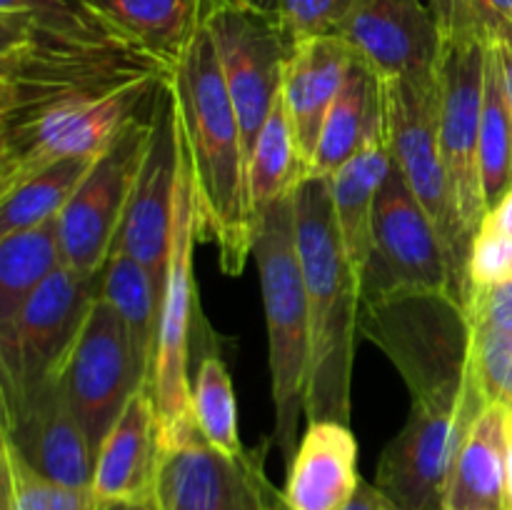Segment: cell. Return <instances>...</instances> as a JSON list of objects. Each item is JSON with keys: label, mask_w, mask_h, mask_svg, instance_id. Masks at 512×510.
<instances>
[{"label": "cell", "mask_w": 512, "mask_h": 510, "mask_svg": "<svg viewBox=\"0 0 512 510\" xmlns=\"http://www.w3.org/2000/svg\"><path fill=\"white\" fill-rule=\"evenodd\" d=\"M60 383L85 430L90 450L98 458L100 445L118 423L125 405L138 390H145L128 330L100 295L90 305L83 330L65 358Z\"/></svg>", "instance_id": "cell-13"}, {"label": "cell", "mask_w": 512, "mask_h": 510, "mask_svg": "<svg viewBox=\"0 0 512 510\" xmlns=\"http://www.w3.org/2000/svg\"><path fill=\"white\" fill-rule=\"evenodd\" d=\"M180 135L198 208V233L218 248L220 268L240 275L253 258L258 218L248 188V153L208 23L173 70Z\"/></svg>", "instance_id": "cell-2"}, {"label": "cell", "mask_w": 512, "mask_h": 510, "mask_svg": "<svg viewBox=\"0 0 512 510\" xmlns=\"http://www.w3.org/2000/svg\"><path fill=\"white\" fill-rule=\"evenodd\" d=\"M170 75L100 20H0V193L50 163L103 153L153 108Z\"/></svg>", "instance_id": "cell-1"}, {"label": "cell", "mask_w": 512, "mask_h": 510, "mask_svg": "<svg viewBox=\"0 0 512 510\" xmlns=\"http://www.w3.org/2000/svg\"><path fill=\"white\" fill-rule=\"evenodd\" d=\"M470 288L512 280V235L480 225L468 258Z\"/></svg>", "instance_id": "cell-34"}, {"label": "cell", "mask_w": 512, "mask_h": 510, "mask_svg": "<svg viewBox=\"0 0 512 510\" xmlns=\"http://www.w3.org/2000/svg\"><path fill=\"white\" fill-rule=\"evenodd\" d=\"M193 415L200 435L220 453L240 455L245 445L238 430V403L228 365L220 355L208 353L193 375Z\"/></svg>", "instance_id": "cell-31"}, {"label": "cell", "mask_w": 512, "mask_h": 510, "mask_svg": "<svg viewBox=\"0 0 512 510\" xmlns=\"http://www.w3.org/2000/svg\"><path fill=\"white\" fill-rule=\"evenodd\" d=\"M358 440L350 425L315 420L305 425L288 463L283 500L288 510H343L360 488Z\"/></svg>", "instance_id": "cell-20"}, {"label": "cell", "mask_w": 512, "mask_h": 510, "mask_svg": "<svg viewBox=\"0 0 512 510\" xmlns=\"http://www.w3.org/2000/svg\"><path fill=\"white\" fill-rule=\"evenodd\" d=\"M383 138L390 160L415 198L420 200L450 255L455 295L463 303L470 300L468 258L465 243L450 195L448 170L440 143V85L435 75H408V78H378Z\"/></svg>", "instance_id": "cell-6"}, {"label": "cell", "mask_w": 512, "mask_h": 510, "mask_svg": "<svg viewBox=\"0 0 512 510\" xmlns=\"http://www.w3.org/2000/svg\"><path fill=\"white\" fill-rule=\"evenodd\" d=\"M510 410L490 403L465 435L445 490V510H505Z\"/></svg>", "instance_id": "cell-23"}, {"label": "cell", "mask_w": 512, "mask_h": 510, "mask_svg": "<svg viewBox=\"0 0 512 510\" xmlns=\"http://www.w3.org/2000/svg\"><path fill=\"white\" fill-rule=\"evenodd\" d=\"M153 110L155 105L148 113L138 115L98 155L90 173L58 215L63 260L75 273L100 275L113 253L135 178L148 150Z\"/></svg>", "instance_id": "cell-11"}, {"label": "cell", "mask_w": 512, "mask_h": 510, "mask_svg": "<svg viewBox=\"0 0 512 510\" xmlns=\"http://www.w3.org/2000/svg\"><path fill=\"white\" fill-rule=\"evenodd\" d=\"M468 310L473 333L512 340V280L470 290Z\"/></svg>", "instance_id": "cell-35"}, {"label": "cell", "mask_w": 512, "mask_h": 510, "mask_svg": "<svg viewBox=\"0 0 512 510\" xmlns=\"http://www.w3.org/2000/svg\"><path fill=\"white\" fill-rule=\"evenodd\" d=\"M483 225H490V228L500 230V233L512 235V188L485 213Z\"/></svg>", "instance_id": "cell-39"}, {"label": "cell", "mask_w": 512, "mask_h": 510, "mask_svg": "<svg viewBox=\"0 0 512 510\" xmlns=\"http://www.w3.org/2000/svg\"><path fill=\"white\" fill-rule=\"evenodd\" d=\"M493 43L500 53V63H503L505 93H508V108H510V120H512V28L505 30V33H500Z\"/></svg>", "instance_id": "cell-40"}, {"label": "cell", "mask_w": 512, "mask_h": 510, "mask_svg": "<svg viewBox=\"0 0 512 510\" xmlns=\"http://www.w3.org/2000/svg\"><path fill=\"white\" fill-rule=\"evenodd\" d=\"M485 58H488V40L478 35H458L445 48L438 70L440 143H443L455 215L468 245H473L488 213L483 173H480Z\"/></svg>", "instance_id": "cell-12"}, {"label": "cell", "mask_w": 512, "mask_h": 510, "mask_svg": "<svg viewBox=\"0 0 512 510\" xmlns=\"http://www.w3.org/2000/svg\"><path fill=\"white\" fill-rule=\"evenodd\" d=\"M3 495L0 510H95L93 488H73L35 473L8 443L0 440Z\"/></svg>", "instance_id": "cell-32"}, {"label": "cell", "mask_w": 512, "mask_h": 510, "mask_svg": "<svg viewBox=\"0 0 512 510\" xmlns=\"http://www.w3.org/2000/svg\"><path fill=\"white\" fill-rule=\"evenodd\" d=\"M65 265L58 218L0 238V323L13 318L25 300Z\"/></svg>", "instance_id": "cell-28"}, {"label": "cell", "mask_w": 512, "mask_h": 510, "mask_svg": "<svg viewBox=\"0 0 512 510\" xmlns=\"http://www.w3.org/2000/svg\"><path fill=\"white\" fill-rule=\"evenodd\" d=\"M95 160L98 155L63 158L0 193V238L58 218Z\"/></svg>", "instance_id": "cell-27"}, {"label": "cell", "mask_w": 512, "mask_h": 510, "mask_svg": "<svg viewBox=\"0 0 512 510\" xmlns=\"http://www.w3.org/2000/svg\"><path fill=\"white\" fill-rule=\"evenodd\" d=\"M380 130H383V113H380L378 78L368 65L355 58L325 118L308 175L330 178Z\"/></svg>", "instance_id": "cell-25"}, {"label": "cell", "mask_w": 512, "mask_h": 510, "mask_svg": "<svg viewBox=\"0 0 512 510\" xmlns=\"http://www.w3.org/2000/svg\"><path fill=\"white\" fill-rule=\"evenodd\" d=\"M295 243L310 320L305 420L350 425V385L363 298L360 275L345 253L330 183L323 175H305L295 188Z\"/></svg>", "instance_id": "cell-3"}, {"label": "cell", "mask_w": 512, "mask_h": 510, "mask_svg": "<svg viewBox=\"0 0 512 510\" xmlns=\"http://www.w3.org/2000/svg\"><path fill=\"white\" fill-rule=\"evenodd\" d=\"M360 0H280L278 18L290 40L338 35Z\"/></svg>", "instance_id": "cell-33"}, {"label": "cell", "mask_w": 512, "mask_h": 510, "mask_svg": "<svg viewBox=\"0 0 512 510\" xmlns=\"http://www.w3.org/2000/svg\"><path fill=\"white\" fill-rule=\"evenodd\" d=\"M180 140H183V135H180ZM198 238V208H195L193 180H190L185 150H180L170 260L163 295H160L153 370H150L148 388H145L153 398L155 413H158V440L175 438V435L195 425L193 375L188 373V365L195 325L193 250Z\"/></svg>", "instance_id": "cell-7"}, {"label": "cell", "mask_w": 512, "mask_h": 510, "mask_svg": "<svg viewBox=\"0 0 512 510\" xmlns=\"http://www.w3.org/2000/svg\"><path fill=\"white\" fill-rule=\"evenodd\" d=\"M425 3L433 10L445 40L450 43L455 38V23H458V0H425Z\"/></svg>", "instance_id": "cell-38"}, {"label": "cell", "mask_w": 512, "mask_h": 510, "mask_svg": "<svg viewBox=\"0 0 512 510\" xmlns=\"http://www.w3.org/2000/svg\"><path fill=\"white\" fill-rule=\"evenodd\" d=\"M343 510H403L398 503L388 498L375 483H360L355 498Z\"/></svg>", "instance_id": "cell-37"}, {"label": "cell", "mask_w": 512, "mask_h": 510, "mask_svg": "<svg viewBox=\"0 0 512 510\" xmlns=\"http://www.w3.org/2000/svg\"><path fill=\"white\" fill-rule=\"evenodd\" d=\"M498 403L505 405V408H508L512 413V363H510V370H508V378H505V383H503V390H500Z\"/></svg>", "instance_id": "cell-44"}, {"label": "cell", "mask_w": 512, "mask_h": 510, "mask_svg": "<svg viewBox=\"0 0 512 510\" xmlns=\"http://www.w3.org/2000/svg\"><path fill=\"white\" fill-rule=\"evenodd\" d=\"M218 8H243L278 15L280 0H208V13H213V10Z\"/></svg>", "instance_id": "cell-41"}, {"label": "cell", "mask_w": 512, "mask_h": 510, "mask_svg": "<svg viewBox=\"0 0 512 510\" xmlns=\"http://www.w3.org/2000/svg\"><path fill=\"white\" fill-rule=\"evenodd\" d=\"M338 35L375 78L435 75L448 48L425 0H360Z\"/></svg>", "instance_id": "cell-17"}, {"label": "cell", "mask_w": 512, "mask_h": 510, "mask_svg": "<svg viewBox=\"0 0 512 510\" xmlns=\"http://www.w3.org/2000/svg\"><path fill=\"white\" fill-rule=\"evenodd\" d=\"M208 30L218 50L228 95L238 113L245 153L253 145L283 90L285 63L293 40L278 15L243 8H218L208 13Z\"/></svg>", "instance_id": "cell-14"}, {"label": "cell", "mask_w": 512, "mask_h": 510, "mask_svg": "<svg viewBox=\"0 0 512 510\" xmlns=\"http://www.w3.org/2000/svg\"><path fill=\"white\" fill-rule=\"evenodd\" d=\"M390 170V153L385 145L383 130L375 133L343 168L328 178L330 198H333L335 223L343 238L345 253L355 270H363L370 248V230L378 193Z\"/></svg>", "instance_id": "cell-24"}, {"label": "cell", "mask_w": 512, "mask_h": 510, "mask_svg": "<svg viewBox=\"0 0 512 510\" xmlns=\"http://www.w3.org/2000/svg\"><path fill=\"white\" fill-rule=\"evenodd\" d=\"M505 510H512V413H510V455H508V488H505Z\"/></svg>", "instance_id": "cell-43"}, {"label": "cell", "mask_w": 512, "mask_h": 510, "mask_svg": "<svg viewBox=\"0 0 512 510\" xmlns=\"http://www.w3.org/2000/svg\"><path fill=\"white\" fill-rule=\"evenodd\" d=\"M360 335L395 365L410 408L473 425L490 405L475 368L468 303L450 290L360 300Z\"/></svg>", "instance_id": "cell-4"}, {"label": "cell", "mask_w": 512, "mask_h": 510, "mask_svg": "<svg viewBox=\"0 0 512 510\" xmlns=\"http://www.w3.org/2000/svg\"><path fill=\"white\" fill-rule=\"evenodd\" d=\"M100 295V275L60 265L10 320L0 323V390L58 378Z\"/></svg>", "instance_id": "cell-10"}, {"label": "cell", "mask_w": 512, "mask_h": 510, "mask_svg": "<svg viewBox=\"0 0 512 510\" xmlns=\"http://www.w3.org/2000/svg\"><path fill=\"white\" fill-rule=\"evenodd\" d=\"M510 28L512 0H458L455 38L458 35H478L483 40H495Z\"/></svg>", "instance_id": "cell-36"}, {"label": "cell", "mask_w": 512, "mask_h": 510, "mask_svg": "<svg viewBox=\"0 0 512 510\" xmlns=\"http://www.w3.org/2000/svg\"><path fill=\"white\" fill-rule=\"evenodd\" d=\"M150 505L155 510H288L283 490L265 473V448L220 453L198 425L158 443Z\"/></svg>", "instance_id": "cell-9"}, {"label": "cell", "mask_w": 512, "mask_h": 510, "mask_svg": "<svg viewBox=\"0 0 512 510\" xmlns=\"http://www.w3.org/2000/svg\"><path fill=\"white\" fill-rule=\"evenodd\" d=\"M473 425L410 408L400 433L383 448L375 485L403 510H445V490Z\"/></svg>", "instance_id": "cell-18"}, {"label": "cell", "mask_w": 512, "mask_h": 510, "mask_svg": "<svg viewBox=\"0 0 512 510\" xmlns=\"http://www.w3.org/2000/svg\"><path fill=\"white\" fill-rule=\"evenodd\" d=\"M85 8L125 43L178 68L208 20V0H83Z\"/></svg>", "instance_id": "cell-22"}, {"label": "cell", "mask_w": 512, "mask_h": 510, "mask_svg": "<svg viewBox=\"0 0 512 510\" xmlns=\"http://www.w3.org/2000/svg\"><path fill=\"white\" fill-rule=\"evenodd\" d=\"M305 175H308V168L295 145L283 95H278L248 160V188L255 218L270 203L293 193Z\"/></svg>", "instance_id": "cell-29"}, {"label": "cell", "mask_w": 512, "mask_h": 510, "mask_svg": "<svg viewBox=\"0 0 512 510\" xmlns=\"http://www.w3.org/2000/svg\"><path fill=\"white\" fill-rule=\"evenodd\" d=\"M95 510H155L150 503H135V500H98Z\"/></svg>", "instance_id": "cell-42"}, {"label": "cell", "mask_w": 512, "mask_h": 510, "mask_svg": "<svg viewBox=\"0 0 512 510\" xmlns=\"http://www.w3.org/2000/svg\"><path fill=\"white\" fill-rule=\"evenodd\" d=\"M480 173L488 210L512 188V120L503 63L493 40L485 58V98L480 115Z\"/></svg>", "instance_id": "cell-30"}, {"label": "cell", "mask_w": 512, "mask_h": 510, "mask_svg": "<svg viewBox=\"0 0 512 510\" xmlns=\"http://www.w3.org/2000/svg\"><path fill=\"white\" fill-rule=\"evenodd\" d=\"M0 440L35 473L73 488H93L95 455L58 378L0 390Z\"/></svg>", "instance_id": "cell-16"}, {"label": "cell", "mask_w": 512, "mask_h": 510, "mask_svg": "<svg viewBox=\"0 0 512 510\" xmlns=\"http://www.w3.org/2000/svg\"><path fill=\"white\" fill-rule=\"evenodd\" d=\"M180 118L173 93V75L163 85L153 110L148 150L135 178L123 225L115 238L113 250H123L138 260L153 275L158 298L163 295L165 273L170 260V238H173V205L175 185L180 170Z\"/></svg>", "instance_id": "cell-15"}, {"label": "cell", "mask_w": 512, "mask_h": 510, "mask_svg": "<svg viewBox=\"0 0 512 510\" xmlns=\"http://www.w3.org/2000/svg\"><path fill=\"white\" fill-rule=\"evenodd\" d=\"M155 470L158 413L148 390H138L98 450L93 470L95 498L150 503Z\"/></svg>", "instance_id": "cell-21"}, {"label": "cell", "mask_w": 512, "mask_h": 510, "mask_svg": "<svg viewBox=\"0 0 512 510\" xmlns=\"http://www.w3.org/2000/svg\"><path fill=\"white\" fill-rule=\"evenodd\" d=\"M353 60V48L340 35L295 40L290 48L280 95L305 168H310L325 118L348 78Z\"/></svg>", "instance_id": "cell-19"}, {"label": "cell", "mask_w": 512, "mask_h": 510, "mask_svg": "<svg viewBox=\"0 0 512 510\" xmlns=\"http://www.w3.org/2000/svg\"><path fill=\"white\" fill-rule=\"evenodd\" d=\"M435 290L455 293L448 248L438 225L390 160L375 203L368 258L360 270V298L383 300Z\"/></svg>", "instance_id": "cell-8"}, {"label": "cell", "mask_w": 512, "mask_h": 510, "mask_svg": "<svg viewBox=\"0 0 512 510\" xmlns=\"http://www.w3.org/2000/svg\"><path fill=\"white\" fill-rule=\"evenodd\" d=\"M100 298L108 300L110 308L123 320L130 335V345H133L135 363H138L145 378V388H148L160 315V298L153 275L128 253L113 250L100 273Z\"/></svg>", "instance_id": "cell-26"}, {"label": "cell", "mask_w": 512, "mask_h": 510, "mask_svg": "<svg viewBox=\"0 0 512 510\" xmlns=\"http://www.w3.org/2000/svg\"><path fill=\"white\" fill-rule=\"evenodd\" d=\"M253 258L268 320L275 443L290 463L300 443V418H305L310 360L308 293L295 243V190L258 215Z\"/></svg>", "instance_id": "cell-5"}]
</instances>
